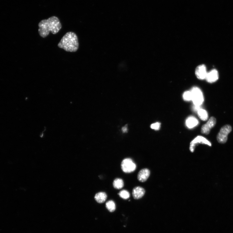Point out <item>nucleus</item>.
<instances>
[{
  "label": "nucleus",
  "mask_w": 233,
  "mask_h": 233,
  "mask_svg": "<svg viewBox=\"0 0 233 233\" xmlns=\"http://www.w3.org/2000/svg\"><path fill=\"white\" fill-rule=\"evenodd\" d=\"M38 33L43 38H45L50 32L53 34L59 32L62 25L60 20L57 17L53 16L48 19L42 20L38 24Z\"/></svg>",
  "instance_id": "f257e3e1"
},
{
  "label": "nucleus",
  "mask_w": 233,
  "mask_h": 233,
  "mask_svg": "<svg viewBox=\"0 0 233 233\" xmlns=\"http://www.w3.org/2000/svg\"><path fill=\"white\" fill-rule=\"evenodd\" d=\"M58 46L67 52H77L79 47L77 35L73 32H68L63 36L58 43Z\"/></svg>",
  "instance_id": "f03ea898"
},
{
  "label": "nucleus",
  "mask_w": 233,
  "mask_h": 233,
  "mask_svg": "<svg viewBox=\"0 0 233 233\" xmlns=\"http://www.w3.org/2000/svg\"><path fill=\"white\" fill-rule=\"evenodd\" d=\"M192 101L194 106H200L203 103L204 98L200 89L197 87H194L191 91Z\"/></svg>",
  "instance_id": "7ed1b4c3"
},
{
  "label": "nucleus",
  "mask_w": 233,
  "mask_h": 233,
  "mask_svg": "<svg viewBox=\"0 0 233 233\" xmlns=\"http://www.w3.org/2000/svg\"><path fill=\"white\" fill-rule=\"evenodd\" d=\"M231 130L232 128L230 125H226L223 126L217 135L218 141L221 143H226L227 141L228 135Z\"/></svg>",
  "instance_id": "20e7f679"
},
{
  "label": "nucleus",
  "mask_w": 233,
  "mask_h": 233,
  "mask_svg": "<svg viewBox=\"0 0 233 233\" xmlns=\"http://www.w3.org/2000/svg\"><path fill=\"white\" fill-rule=\"evenodd\" d=\"M121 167L123 172L128 173L134 172L136 169V165L132 159L127 158L122 161Z\"/></svg>",
  "instance_id": "39448f33"
},
{
  "label": "nucleus",
  "mask_w": 233,
  "mask_h": 233,
  "mask_svg": "<svg viewBox=\"0 0 233 233\" xmlns=\"http://www.w3.org/2000/svg\"><path fill=\"white\" fill-rule=\"evenodd\" d=\"M199 144H205L209 146H212V144L205 138L201 136H198L194 138L190 143L189 149L191 152H193L196 145Z\"/></svg>",
  "instance_id": "423d86ee"
},
{
  "label": "nucleus",
  "mask_w": 233,
  "mask_h": 233,
  "mask_svg": "<svg viewBox=\"0 0 233 233\" xmlns=\"http://www.w3.org/2000/svg\"><path fill=\"white\" fill-rule=\"evenodd\" d=\"M216 123V119L213 116L211 117L208 122L202 126L201 129V132L202 134L206 135L208 134L211 129L215 125Z\"/></svg>",
  "instance_id": "0eeeda50"
},
{
  "label": "nucleus",
  "mask_w": 233,
  "mask_h": 233,
  "mask_svg": "<svg viewBox=\"0 0 233 233\" xmlns=\"http://www.w3.org/2000/svg\"><path fill=\"white\" fill-rule=\"evenodd\" d=\"M208 72L205 65L203 64L199 65L196 67L195 70V75L196 77L200 80L206 79Z\"/></svg>",
  "instance_id": "6e6552de"
},
{
  "label": "nucleus",
  "mask_w": 233,
  "mask_h": 233,
  "mask_svg": "<svg viewBox=\"0 0 233 233\" xmlns=\"http://www.w3.org/2000/svg\"><path fill=\"white\" fill-rule=\"evenodd\" d=\"M150 174V171L148 169H143L138 173V179L142 182H144L147 180Z\"/></svg>",
  "instance_id": "1a4fd4ad"
},
{
  "label": "nucleus",
  "mask_w": 233,
  "mask_h": 233,
  "mask_svg": "<svg viewBox=\"0 0 233 233\" xmlns=\"http://www.w3.org/2000/svg\"><path fill=\"white\" fill-rule=\"evenodd\" d=\"M218 76V71L213 69L208 72L205 79L208 82L213 83L217 81Z\"/></svg>",
  "instance_id": "9d476101"
},
{
  "label": "nucleus",
  "mask_w": 233,
  "mask_h": 233,
  "mask_svg": "<svg viewBox=\"0 0 233 233\" xmlns=\"http://www.w3.org/2000/svg\"><path fill=\"white\" fill-rule=\"evenodd\" d=\"M145 189L141 187H135L133 189L132 194L134 198L138 200L142 198L145 194Z\"/></svg>",
  "instance_id": "9b49d317"
},
{
  "label": "nucleus",
  "mask_w": 233,
  "mask_h": 233,
  "mask_svg": "<svg viewBox=\"0 0 233 233\" xmlns=\"http://www.w3.org/2000/svg\"><path fill=\"white\" fill-rule=\"evenodd\" d=\"M185 123L187 128L191 129L198 125L199 121L194 116H190L186 119Z\"/></svg>",
  "instance_id": "f8f14e48"
},
{
  "label": "nucleus",
  "mask_w": 233,
  "mask_h": 233,
  "mask_svg": "<svg viewBox=\"0 0 233 233\" xmlns=\"http://www.w3.org/2000/svg\"><path fill=\"white\" fill-rule=\"evenodd\" d=\"M107 198V195L104 192H100L97 193L95 196L94 198L99 203L104 202Z\"/></svg>",
  "instance_id": "ddd939ff"
},
{
  "label": "nucleus",
  "mask_w": 233,
  "mask_h": 233,
  "mask_svg": "<svg viewBox=\"0 0 233 233\" xmlns=\"http://www.w3.org/2000/svg\"><path fill=\"white\" fill-rule=\"evenodd\" d=\"M198 115L199 118L203 121H206L208 118L207 112L204 109L200 108L197 111Z\"/></svg>",
  "instance_id": "4468645a"
},
{
  "label": "nucleus",
  "mask_w": 233,
  "mask_h": 233,
  "mask_svg": "<svg viewBox=\"0 0 233 233\" xmlns=\"http://www.w3.org/2000/svg\"><path fill=\"white\" fill-rule=\"evenodd\" d=\"M113 186L116 189H121L124 185V183L122 179L117 178L115 179L113 182Z\"/></svg>",
  "instance_id": "2eb2a0df"
},
{
  "label": "nucleus",
  "mask_w": 233,
  "mask_h": 233,
  "mask_svg": "<svg viewBox=\"0 0 233 233\" xmlns=\"http://www.w3.org/2000/svg\"><path fill=\"white\" fill-rule=\"evenodd\" d=\"M106 207L109 212H113L116 209V205L115 202L112 200L108 201L106 203Z\"/></svg>",
  "instance_id": "dca6fc26"
},
{
  "label": "nucleus",
  "mask_w": 233,
  "mask_h": 233,
  "mask_svg": "<svg viewBox=\"0 0 233 233\" xmlns=\"http://www.w3.org/2000/svg\"><path fill=\"white\" fill-rule=\"evenodd\" d=\"M120 197L123 199L127 200L130 197V194L126 190H123L121 191L118 194Z\"/></svg>",
  "instance_id": "f3484780"
},
{
  "label": "nucleus",
  "mask_w": 233,
  "mask_h": 233,
  "mask_svg": "<svg viewBox=\"0 0 233 233\" xmlns=\"http://www.w3.org/2000/svg\"><path fill=\"white\" fill-rule=\"evenodd\" d=\"M183 98L185 101L192 100V93L191 91H186L183 94Z\"/></svg>",
  "instance_id": "a211bd4d"
},
{
  "label": "nucleus",
  "mask_w": 233,
  "mask_h": 233,
  "mask_svg": "<svg viewBox=\"0 0 233 233\" xmlns=\"http://www.w3.org/2000/svg\"><path fill=\"white\" fill-rule=\"evenodd\" d=\"M150 127L152 129L156 130H159L161 127V123L159 122L153 123L151 125Z\"/></svg>",
  "instance_id": "6ab92c4d"
},
{
  "label": "nucleus",
  "mask_w": 233,
  "mask_h": 233,
  "mask_svg": "<svg viewBox=\"0 0 233 233\" xmlns=\"http://www.w3.org/2000/svg\"><path fill=\"white\" fill-rule=\"evenodd\" d=\"M127 129L126 127H123L122 128V130L123 131V132L124 133H125L127 132Z\"/></svg>",
  "instance_id": "aec40b11"
}]
</instances>
